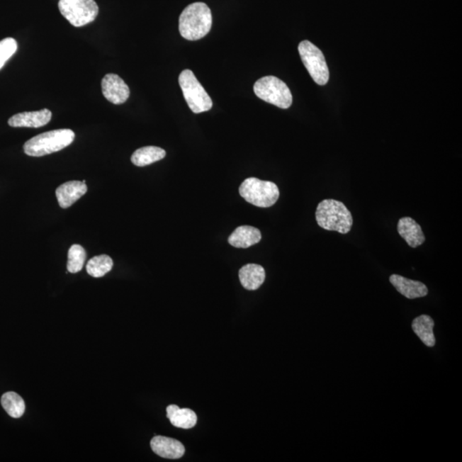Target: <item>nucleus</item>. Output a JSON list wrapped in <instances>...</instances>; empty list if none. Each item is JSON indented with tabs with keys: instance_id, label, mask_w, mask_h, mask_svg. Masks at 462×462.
Returning <instances> with one entry per match:
<instances>
[{
	"instance_id": "8",
	"label": "nucleus",
	"mask_w": 462,
	"mask_h": 462,
	"mask_svg": "<svg viewBox=\"0 0 462 462\" xmlns=\"http://www.w3.org/2000/svg\"><path fill=\"white\" fill-rule=\"evenodd\" d=\"M298 50L300 59L313 81L320 86L327 84L329 73L323 52L308 40L302 41L299 45Z\"/></svg>"
},
{
	"instance_id": "12",
	"label": "nucleus",
	"mask_w": 462,
	"mask_h": 462,
	"mask_svg": "<svg viewBox=\"0 0 462 462\" xmlns=\"http://www.w3.org/2000/svg\"><path fill=\"white\" fill-rule=\"evenodd\" d=\"M88 191L86 184L79 181H67L57 188L56 196L62 208H68Z\"/></svg>"
},
{
	"instance_id": "2",
	"label": "nucleus",
	"mask_w": 462,
	"mask_h": 462,
	"mask_svg": "<svg viewBox=\"0 0 462 462\" xmlns=\"http://www.w3.org/2000/svg\"><path fill=\"white\" fill-rule=\"evenodd\" d=\"M316 220L322 229L349 233L353 217L346 206L339 201L328 199L320 202L316 210Z\"/></svg>"
},
{
	"instance_id": "13",
	"label": "nucleus",
	"mask_w": 462,
	"mask_h": 462,
	"mask_svg": "<svg viewBox=\"0 0 462 462\" xmlns=\"http://www.w3.org/2000/svg\"><path fill=\"white\" fill-rule=\"evenodd\" d=\"M390 282L400 294L408 299L420 298V297L427 296L428 294V288L424 283L407 279L400 275H391Z\"/></svg>"
},
{
	"instance_id": "4",
	"label": "nucleus",
	"mask_w": 462,
	"mask_h": 462,
	"mask_svg": "<svg viewBox=\"0 0 462 462\" xmlns=\"http://www.w3.org/2000/svg\"><path fill=\"white\" fill-rule=\"evenodd\" d=\"M239 193L249 203L263 208L274 205L280 196L279 189L274 183L255 177H250L243 181Z\"/></svg>"
},
{
	"instance_id": "19",
	"label": "nucleus",
	"mask_w": 462,
	"mask_h": 462,
	"mask_svg": "<svg viewBox=\"0 0 462 462\" xmlns=\"http://www.w3.org/2000/svg\"><path fill=\"white\" fill-rule=\"evenodd\" d=\"M167 152L158 147H144L136 150L131 156L132 163L136 167H143L163 159Z\"/></svg>"
},
{
	"instance_id": "18",
	"label": "nucleus",
	"mask_w": 462,
	"mask_h": 462,
	"mask_svg": "<svg viewBox=\"0 0 462 462\" xmlns=\"http://www.w3.org/2000/svg\"><path fill=\"white\" fill-rule=\"evenodd\" d=\"M434 321L429 315H420L412 321V328L423 344L427 346H433L436 344L434 333Z\"/></svg>"
},
{
	"instance_id": "14",
	"label": "nucleus",
	"mask_w": 462,
	"mask_h": 462,
	"mask_svg": "<svg viewBox=\"0 0 462 462\" xmlns=\"http://www.w3.org/2000/svg\"><path fill=\"white\" fill-rule=\"evenodd\" d=\"M398 230L400 236L411 247H417L426 241L422 227L410 217L402 218L398 221Z\"/></svg>"
},
{
	"instance_id": "21",
	"label": "nucleus",
	"mask_w": 462,
	"mask_h": 462,
	"mask_svg": "<svg viewBox=\"0 0 462 462\" xmlns=\"http://www.w3.org/2000/svg\"><path fill=\"white\" fill-rule=\"evenodd\" d=\"M113 261L108 255L102 254L91 259L86 264V271L94 278H102L113 269Z\"/></svg>"
},
{
	"instance_id": "23",
	"label": "nucleus",
	"mask_w": 462,
	"mask_h": 462,
	"mask_svg": "<svg viewBox=\"0 0 462 462\" xmlns=\"http://www.w3.org/2000/svg\"><path fill=\"white\" fill-rule=\"evenodd\" d=\"M18 50V43L13 38H6L0 41V69Z\"/></svg>"
},
{
	"instance_id": "16",
	"label": "nucleus",
	"mask_w": 462,
	"mask_h": 462,
	"mask_svg": "<svg viewBox=\"0 0 462 462\" xmlns=\"http://www.w3.org/2000/svg\"><path fill=\"white\" fill-rule=\"evenodd\" d=\"M242 286L247 291H257L266 279V271L257 264H249L239 271Z\"/></svg>"
},
{
	"instance_id": "17",
	"label": "nucleus",
	"mask_w": 462,
	"mask_h": 462,
	"mask_svg": "<svg viewBox=\"0 0 462 462\" xmlns=\"http://www.w3.org/2000/svg\"><path fill=\"white\" fill-rule=\"evenodd\" d=\"M167 417L173 426L183 429H191L197 423V415L188 408H180L176 405H170L167 408Z\"/></svg>"
},
{
	"instance_id": "15",
	"label": "nucleus",
	"mask_w": 462,
	"mask_h": 462,
	"mask_svg": "<svg viewBox=\"0 0 462 462\" xmlns=\"http://www.w3.org/2000/svg\"><path fill=\"white\" fill-rule=\"evenodd\" d=\"M261 240V231L249 225L238 227L229 237L230 244L235 247H240V249H247V247L257 244Z\"/></svg>"
},
{
	"instance_id": "22",
	"label": "nucleus",
	"mask_w": 462,
	"mask_h": 462,
	"mask_svg": "<svg viewBox=\"0 0 462 462\" xmlns=\"http://www.w3.org/2000/svg\"><path fill=\"white\" fill-rule=\"evenodd\" d=\"M86 251L81 245L74 244L68 252L67 270L71 274L81 271L86 261Z\"/></svg>"
},
{
	"instance_id": "11",
	"label": "nucleus",
	"mask_w": 462,
	"mask_h": 462,
	"mask_svg": "<svg viewBox=\"0 0 462 462\" xmlns=\"http://www.w3.org/2000/svg\"><path fill=\"white\" fill-rule=\"evenodd\" d=\"M151 448L156 455L167 459H179L185 453L184 444L179 440L163 436H157L151 441Z\"/></svg>"
},
{
	"instance_id": "20",
	"label": "nucleus",
	"mask_w": 462,
	"mask_h": 462,
	"mask_svg": "<svg viewBox=\"0 0 462 462\" xmlns=\"http://www.w3.org/2000/svg\"><path fill=\"white\" fill-rule=\"evenodd\" d=\"M1 404L4 410L12 418L22 417L26 412V402L16 392H6L1 398Z\"/></svg>"
},
{
	"instance_id": "6",
	"label": "nucleus",
	"mask_w": 462,
	"mask_h": 462,
	"mask_svg": "<svg viewBox=\"0 0 462 462\" xmlns=\"http://www.w3.org/2000/svg\"><path fill=\"white\" fill-rule=\"evenodd\" d=\"M254 94L261 100L270 103L282 109H288L292 105L293 97L286 82L278 77L269 76L261 78L254 86Z\"/></svg>"
},
{
	"instance_id": "5",
	"label": "nucleus",
	"mask_w": 462,
	"mask_h": 462,
	"mask_svg": "<svg viewBox=\"0 0 462 462\" xmlns=\"http://www.w3.org/2000/svg\"><path fill=\"white\" fill-rule=\"evenodd\" d=\"M179 85L185 101L193 113L199 114L212 109L213 101L191 69H184L179 76Z\"/></svg>"
},
{
	"instance_id": "7",
	"label": "nucleus",
	"mask_w": 462,
	"mask_h": 462,
	"mask_svg": "<svg viewBox=\"0 0 462 462\" xmlns=\"http://www.w3.org/2000/svg\"><path fill=\"white\" fill-rule=\"evenodd\" d=\"M61 14L74 27H82L94 22L98 14L94 0H60Z\"/></svg>"
},
{
	"instance_id": "9",
	"label": "nucleus",
	"mask_w": 462,
	"mask_h": 462,
	"mask_svg": "<svg viewBox=\"0 0 462 462\" xmlns=\"http://www.w3.org/2000/svg\"><path fill=\"white\" fill-rule=\"evenodd\" d=\"M103 96L114 105H121L130 97L129 86L116 74H107L101 82Z\"/></svg>"
},
{
	"instance_id": "3",
	"label": "nucleus",
	"mask_w": 462,
	"mask_h": 462,
	"mask_svg": "<svg viewBox=\"0 0 462 462\" xmlns=\"http://www.w3.org/2000/svg\"><path fill=\"white\" fill-rule=\"evenodd\" d=\"M75 139L72 130H55L35 136L24 144V152L31 157H43L63 150Z\"/></svg>"
},
{
	"instance_id": "10",
	"label": "nucleus",
	"mask_w": 462,
	"mask_h": 462,
	"mask_svg": "<svg viewBox=\"0 0 462 462\" xmlns=\"http://www.w3.org/2000/svg\"><path fill=\"white\" fill-rule=\"evenodd\" d=\"M52 116V111L48 109L26 111L12 116L8 125L13 128H40L51 121Z\"/></svg>"
},
{
	"instance_id": "1",
	"label": "nucleus",
	"mask_w": 462,
	"mask_h": 462,
	"mask_svg": "<svg viewBox=\"0 0 462 462\" xmlns=\"http://www.w3.org/2000/svg\"><path fill=\"white\" fill-rule=\"evenodd\" d=\"M212 24V12L208 5L202 2L193 3L181 12L179 32L184 39L198 40L208 34Z\"/></svg>"
}]
</instances>
